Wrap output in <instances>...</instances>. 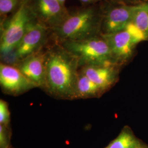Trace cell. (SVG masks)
I'll return each instance as SVG.
<instances>
[{
	"mask_svg": "<svg viewBox=\"0 0 148 148\" xmlns=\"http://www.w3.org/2000/svg\"><path fill=\"white\" fill-rule=\"evenodd\" d=\"M79 68L78 60L62 45L52 48L46 52L43 90L56 98L75 99Z\"/></svg>",
	"mask_w": 148,
	"mask_h": 148,
	"instance_id": "6da1fadb",
	"label": "cell"
},
{
	"mask_svg": "<svg viewBox=\"0 0 148 148\" xmlns=\"http://www.w3.org/2000/svg\"><path fill=\"white\" fill-rule=\"evenodd\" d=\"M101 21L102 14L94 7H88L69 14L53 29L62 42L79 40L98 35Z\"/></svg>",
	"mask_w": 148,
	"mask_h": 148,
	"instance_id": "7a4b0ae2",
	"label": "cell"
},
{
	"mask_svg": "<svg viewBox=\"0 0 148 148\" xmlns=\"http://www.w3.org/2000/svg\"><path fill=\"white\" fill-rule=\"evenodd\" d=\"M62 46L78 60L79 68L86 65L116 64L108 43L101 34L79 40L63 41Z\"/></svg>",
	"mask_w": 148,
	"mask_h": 148,
	"instance_id": "3957f363",
	"label": "cell"
},
{
	"mask_svg": "<svg viewBox=\"0 0 148 148\" xmlns=\"http://www.w3.org/2000/svg\"><path fill=\"white\" fill-rule=\"evenodd\" d=\"M34 16H36L31 5L27 1H24L1 34L0 52L2 58L11 56L29 27L34 22Z\"/></svg>",
	"mask_w": 148,
	"mask_h": 148,
	"instance_id": "277c9868",
	"label": "cell"
},
{
	"mask_svg": "<svg viewBox=\"0 0 148 148\" xmlns=\"http://www.w3.org/2000/svg\"><path fill=\"white\" fill-rule=\"evenodd\" d=\"M101 35L109 46L115 63L120 66L132 58L138 44L146 41L142 32L133 23L121 31Z\"/></svg>",
	"mask_w": 148,
	"mask_h": 148,
	"instance_id": "5b68a950",
	"label": "cell"
},
{
	"mask_svg": "<svg viewBox=\"0 0 148 148\" xmlns=\"http://www.w3.org/2000/svg\"><path fill=\"white\" fill-rule=\"evenodd\" d=\"M46 31L47 27L42 23H32L12 54V62L16 65L40 51L46 38Z\"/></svg>",
	"mask_w": 148,
	"mask_h": 148,
	"instance_id": "8992f818",
	"label": "cell"
},
{
	"mask_svg": "<svg viewBox=\"0 0 148 148\" xmlns=\"http://www.w3.org/2000/svg\"><path fill=\"white\" fill-rule=\"evenodd\" d=\"M117 4L110 7L102 14L101 34L121 31L132 23L138 5Z\"/></svg>",
	"mask_w": 148,
	"mask_h": 148,
	"instance_id": "52a82bcc",
	"label": "cell"
},
{
	"mask_svg": "<svg viewBox=\"0 0 148 148\" xmlns=\"http://www.w3.org/2000/svg\"><path fill=\"white\" fill-rule=\"evenodd\" d=\"M0 85L5 93L14 96L37 87L16 66L2 63L0 64Z\"/></svg>",
	"mask_w": 148,
	"mask_h": 148,
	"instance_id": "ba28073f",
	"label": "cell"
},
{
	"mask_svg": "<svg viewBox=\"0 0 148 148\" xmlns=\"http://www.w3.org/2000/svg\"><path fill=\"white\" fill-rule=\"evenodd\" d=\"M32 10L41 23L53 28L58 26L69 15L58 0H34Z\"/></svg>",
	"mask_w": 148,
	"mask_h": 148,
	"instance_id": "9c48e42d",
	"label": "cell"
},
{
	"mask_svg": "<svg viewBox=\"0 0 148 148\" xmlns=\"http://www.w3.org/2000/svg\"><path fill=\"white\" fill-rule=\"evenodd\" d=\"M120 68L116 64L93 65L80 67L79 70L104 93L116 83Z\"/></svg>",
	"mask_w": 148,
	"mask_h": 148,
	"instance_id": "30bf717a",
	"label": "cell"
},
{
	"mask_svg": "<svg viewBox=\"0 0 148 148\" xmlns=\"http://www.w3.org/2000/svg\"><path fill=\"white\" fill-rule=\"evenodd\" d=\"M46 53L40 51L16 64L14 66L27 78L37 86L44 89L46 74Z\"/></svg>",
	"mask_w": 148,
	"mask_h": 148,
	"instance_id": "8fae6325",
	"label": "cell"
},
{
	"mask_svg": "<svg viewBox=\"0 0 148 148\" xmlns=\"http://www.w3.org/2000/svg\"><path fill=\"white\" fill-rule=\"evenodd\" d=\"M103 93V91L98 86L79 70L76 85L75 99L97 98Z\"/></svg>",
	"mask_w": 148,
	"mask_h": 148,
	"instance_id": "7c38bea8",
	"label": "cell"
},
{
	"mask_svg": "<svg viewBox=\"0 0 148 148\" xmlns=\"http://www.w3.org/2000/svg\"><path fill=\"white\" fill-rule=\"evenodd\" d=\"M147 146L134 135L130 127L126 126L105 148H144Z\"/></svg>",
	"mask_w": 148,
	"mask_h": 148,
	"instance_id": "4fadbf2b",
	"label": "cell"
},
{
	"mask_svg": "<svg viewBox=\"0 0 148 148\" xmlns=\"http://www.w3.org/2000/svg\"><path fill=\"white\" fill-rule=\"evenodd\" d=\"M132 23L148 41V1L137 5Z\"/></svg>",
	"mask_w": 148,
	"mask_h": 148,
	"instance_id": "5bb4252c",
	"label": "cell"
},
{
	"mask_svg": "<svg viewBox=\"0 0 148 148\" xmlns=\"http://www.w3.org/2000/svg\"><path fill=\"white\" fill-rule=\"evenodd\" d=\"M11 137L10 127L0 125V148H13L11 145Z\"/></svg>",
	"mask_w": 148,
	"mask_h": 148,
	"instance_id": "9a60e30c",
	"label": "cell"
},
{
	"mask_svg": "<svg viewBox=\"0 0 148 148\" xmlns=\"http://www.w3.org/2000/svg\"><path fill=\"white\" fill-rule=\"evenodd\" d=\"M11 114L7 102L0 100V125L10 127Z\"/></svg>",
	"mask_w": 148,
	"mask_h": 148,
	"instance_id": "2e32d148",
	"label": "cell"
},
{
	"mask_svg": "<svg viewBox=\"0 0 148 148\" xmlns=\"http://www.w3.org/2000/svg\"><path fill=\"white\" fill-rule=\"evenodd\" d=\"M18 0H0L1 15H5L13 11L18 4Z\"/></svg>",
	"mask_w": 148,
	"mask_h": 148,
	"instance_id": "e0dca14e",
	"label": "cell"
},
{
	"mask_svg": "<svg viewBox=\"0 0 148 148\" xmlns=\"http://www.w3.org/2000/svg\"><path fill=\"white\" fill-rule=\"evenodd\" d=\"M119 4H125L129 5H138L148 0H112Z\"/></svg>",
	"mask_w": 148,
	"mask_h": 148,
	"instance_id": "ac0fdd59",
	"label": "cell"
},
{
	"mask_svg": "<svg viewBox=\"0 0 148 148\" xmlns=\"http://www.w3.org/2000/svg\"><path fill=\"white\" fill-rule=\"evenodd\" d=\"M81 2L84 3H95L97 2H98L101 0H79Z\"/></svg>",
	"mask_w": 148,
	"mask_h": 148,
	"instance_id": "d6986e66",
	"label": "cell"
},
{
	"mask_svg": "<svg viewBox=\"0 0 148 148\" xmlns=\"http://www.w3.org/2000/svg\"><path fill=\"white\" fill-rule=\"evenodd\" d=\"M148 148V146H147V147H145V148Z\"/></svg>",
	"mask_w": 148,
	"mask_h": 148,
	"instance_id": "ffe728a7",
	"label": "cell"
}]
</instances>
